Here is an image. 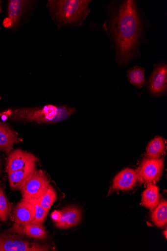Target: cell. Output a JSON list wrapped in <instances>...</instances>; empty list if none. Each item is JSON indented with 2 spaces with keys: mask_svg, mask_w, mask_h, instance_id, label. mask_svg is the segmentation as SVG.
<instances>
[{
  "mask_svg": "<svg viewBox=\"0 0 167 251\" xmlns=\"http://www.w3.org/2000/svg\"><path fill=\"white\" fill-rule=\"evenodd\" d=\"M110 31L117 61L127 64L136 53L142 35L141 18L134 1H123L111 15Z\"/></svg>",
  "mask_w": 167,
  "mask_h": 251,
  "instance_id": "6da1fadb",
  "label": "cell"
},
{
  "mask_svg": "<svg viewBox=\"0 0 167 251\" xmlns=\"http://www.w3.org/2000/svg\"><path fill=\"white\" fill-rule=\"evenodd\" d=\"M76 111L75 108L68 106L48 104L42 107L8 109L0 113V117L5 121L49 124L61 122Z\"/></svg>",
  "mask_w": 167,
  "mask_h": 251,
  "instance_id": "7a4b0ae2",
  "label": "cell"
},
{
  "mask_svg": "<svg viewBox=\"0 0 167 251\" xmlns=\"http://www.w3.org/2000/svg\"><path fill=\"white\" fill-rule=\"evenodd\" d=\"M89 0H49L47 7L58 28L78 27L90 13Z\"/></svg>",
  "mask_w": 167,
  "mask_h": 251,
  "instance_id": "3957f363",
  "label": "cell"
},
{
  "mask_svg": "<svg viewBox=\"0 0 167 251\" xmlns=\"http://www.w3.org/2000/svg\"><path fill=\"white\" fill-rule=\"evenodd\" d=\"M49 181L41 170L36 169L22 185L20 191L23 200H38L47 193L49 187Z\"/></svg>",
  "mask_w": 167,
  "mask_h": 251,
  "instance_id": "277c9868",
  "label": "cell"
},
{
  "mask_svg": "<svg viewBox=\"0 0 167 251\" xmlns=\"http://www.w3.org/2000/svg\"><path fill=\"white\" fill-rule=\"evenodd\" d=\"M50 246L32 242L12 233L0 234V251H48Z\"/></svg>",
  "mask_w": 167,
  "mask_h": 251,
  "instance_id": "5b68a950",
  "label": "cell"
},
{
  "mask_svg": "<svg viewBox=\"0 0 167 251\" xmlns=\"http://www.w3.org/2000/svg\"><path fill=\"white\" fill-rule=\"evenodd\" d=\"M37 3L30 0H10L8 1L7 17L4 20L5 28H16L21 20L30 14Z\"/></svg>",
  "mask_w": 167,
  "mask_h": 251,
  "instance_id": "8992f818",
  "label": "cell"
},
{
  "mask_svg": "<svg viewBox=\"0 0 167 251\" xmlns=\"http://www.w3.org/2000/svg\"><path fill=\"white\" fill-rule=\"evenodd\" d=\"M164 159L147 158L143 159L136 171L138 179L146 184H155L161 178L164 170Z\"/></svg>",
  "mask_w": 167,
  "mask_h": 251,
  "instance_id": "52a82bcc",
  "label": "cell"
},
{
  "mask_svg": "<svg viewBox=\"0 0 167 251\" xmlns=\"http://www.w3.org/2000/svg\"><path fill=\"white\" fill-rule=\"evenodd\" d=\"M14 224L7 231L15 232L22 226L33 222L35 218V208L29 201L22 199L13 209Z\"/></svg>",
  "mask_w": 167,
  "mask_h": 251,
  "instance_id": "ba28073f",
  "label": "cell"
},
{
  "mask_svg": "<svg viewBox=\"0 0 167 251\" xmlns=\"http://www.w3.org/2000/svg\"><path fill=\"white\" fill-rule=\"evenodd\" d=\"M38 158L31 153L20 149L12 151L7 159L6 170L8 173L36 165Z\"/></svg>",
  "mask_w": 167,
  "mask_h": 251,
  "instance_id": "9c48e42d",
  "label": "cell"
},
{
  "mask_svg": "<svg viewBox=\"0 0 167 251\" xmlns=\"http://www.w3.org/2000/svg\"><path fill=\"white\" fill-rule=\"evenodd\" d=\"M167 87V67L166 64L159 65L155 68L149 81V88L153 95L163 94Z\"/></svg>",
  "mask_w": 167,
  "mask_h": 251,
  "instance_id": "30bf717a",
  "label": "cell"
},
{
  "mask_svg": "<svg viewBox=\"0 0 167 251\" xmlns=\"http://www.w3.org/2000/svg\"><path fill=\"white\" fill-rule=\"evenodd\" d=\"M82 213L81 209L76 206H70L61 211L59 220L55 222L59 229H69L77 225L81 221Z\"/></svg>",
  "mask_w": 167,
  "mask_h": 251,
  "instance_id": "8fae6325",
  "label": "cell"
},
{
  "mask_svg": "<svg viewBox=\"0 0 167 251\" xmlns=\"http://www.w3.org/2000/svg\"><path fill=\"white\" fill-rule=\"evenodd\" d=\"M22 141L23 139L7 124L0 123V151L9 154L14 144Z\"/></svg>",
  "mask_w": 167,
  "mask_h": 251,
  "instance_id": "7c38bea8",
  "label": "cell"
},
{
  "mask_svg": "<svg viewBox=\"0 0 167 251\" xmlns=\"http://www.w3.org/2000/svg\"><path fill=\"white\" fill-rule=\"evenodd\" d=\"M137 173L135 170L126 168L115 177L113 181L114 190L127 191L132 189L138 181Z\"/></svg>",
  "mask_w": 167,
  "mask_h": 251,
  "instance_id": "4fadbf2b",
  "label": "cell"
},
{
  "mask_svg": "<svg viewBox=\"0 0 167 251\" xmlns=\"http://www.w3.org/2000/svg\"><path fill=\"white\" fill-rule=\"evenodd\" d=\"M25 236L36 240L44 239L47 237L45 228L42 224L28 223L19 228L14 234Z\"/></svg>",
  "mask_w": 167,
  "mask_h": 251,
  "instance_id": "5bb4252c",
  "label": "cell"
},
{
  "mask_svg": "<svg viewBox=\"0 0 167 251\" xmlns=\"http://www.w3.org/2000/svg\"><path fill=\"white\" fill-rule=\"evenodd\" d=\"M36 169V165L8 173L9 184L14 190H20L24 182Z\"/></svg>",
  "mask_w": 167,
  "mask_h": 251,
  "instance_id": "9a60e30c",
  "label": "cell"
},
{
  "mask_svg": "<svg viewBox=\"0 0 167 251\" xmlns=\"http://www.w3.org/2000/svg\"><path fill=\"white\" fill-rule=\"evenodd\" d=\"M160 195L158 187L154 184H148L146 189L142 195V203L145 207L153 210L159 203Z\"/></svg>",
  "mask_w": 167,
  "mask_h": 251,
  "instance_id": "2e32d148",
  "label": "cell"
},
{
  "mask_svg": "<svg viewBox=\"0 0 167 251\" xmlns=\"http://www.w3.org/2000/svg\"><path fill=\"white\" fill-rule=\"evenodd\" d=\"M166 143L160 136H156L148 144L146 149V154L148 158H159L164 152Z\"/></svg>",
  "mask_w": 167,
  "mask_h": 251,
  "instance_id": "e0dca14e",
  "label": "cell"
},
{
  "mask_svg": "<svg viewBox=\"0 0 167 251\" xmlns=\"http://www.w3.org/2000/svg\"><path fill=\"white\" fill-rule=\"evenodd\" d=\"M151 219L155 225L159 227H163L167 222V202L163 200L159 203L154 209Z\"/></svg>",
  "mask_w": 167,
  "mask_h": 251,
  "instance_id": "ac0fdd59",
  "label": "cell"
},
{
  "mask_svg": "<svg viewBox=\"0 0 167 251\" xmlns=\"http://www.w3.org/2000/svg\"><path fill=\"white\" fill-rule=\"evenodd\" d=\"M129 82L138 88H142L145 81V70L140 66H135L127 72Z\"/></svg>",
  "mask_w": 167,
  "mask_h": 251,
  "instance_id": "d6986e66",
  "label": "cell"
},
{
  "mask_svg": "<svg viewBox=\"0 0 167 251\" xmlns=\"http://www.w3.org/2000/svg\"><path fill=\"white\" fill-rule=\"evenodd\" d=\"M12 205L4 189L0 187V221L6 223L12 217Z\"/></svg>",
  "mask_w": 167,
  "mask_h": 251,
  "instance_id": "ffe728a7",
  "label": "cell"
},
{
  "mask_svg": "<svg viewBox=\"0 0 167 251\" xmlns=\"http://www.w3.org/2000/svg\"><path fill=\"white\" fill-rule=\"evenodd\" d=\"M56 198L57 194L55 189L51 185H49L48 190L46 194L41 199L38 200V201L42 207L48 213H49Z\"/></svg>",
  "mask_w": 167,
  "mask_h": 251,
  "instance_id": "44dd1931",
  "label": "cell"
},
{
  "mask_svg": "<svg viewBox=\"0 0 167 251\" xmlns=\"http://www.w3.org/2000/svg\"><path fill=\"white\" fill-rule=\"evenodd\" d=\"M30 201L35 208V218L32 223L42 224L46 219L48 213L40 204L38 200L28 201Z\"/></svg>",
  "mask_w": 167,
  "mask_h": 251,
  "instance_id": "7402d4cb",
  "label": "cell"
},
{
  "mask_svg": "<svg viewBox=\"0 0 167 251\" xmlns=\"http://www.w3.org/2000/svg\"><path fill=\"white\" fill-rule=\"evenodd\" d=\"M61 217V211H54L51 215V218L56 222L58 221Z\"/></svg>",
  "mask_w": 167,
  "mask_h": 251,
  "instance_id": "603a6c76",
  "label": "cell"
},
{
  "mask_svg": "<svg viewBox=\"0 0 167 251\" xmlns=\"http://www.w3.org/2000/svg\"><path fill=\"white\" fill-rule=\"evenodd\" d=\"M2 165H3L2 159L1 157V156H0V176L1 175L2 173Z\"/></svg>",
  "mask_w": 167,
  "mask_h": 251,
  "instance_id": "cb8c5ba5",
  "label": "cell"
},
{
  "mask_svg": "<svg viewBox=\"0 0 167 251\" xmlns=\"http://www.w3.org/2000/svg\"><path fill=\"white\" fill-rule=\"evenodd\" d=\"M2 1H0V13L2 12V6H1Z\"/></svg>",
  "mask_w": 167,
  "mask_h": 251,
  "instance_id": "d4e9b609",
  "label": "cell"
},
{
  "mask_svg": "<svg viewBox=\"0 0 167 251\" xmlns=\"http://www.w3.org/2000/svg\"><path fill=\"white\" fill-rule=\"evenodd\" d=\"M165 237H166V238H167V230H166V231H165Z\"/></svg>",
  "mask_w": 167,
  "mask_h": 251,
  "instance_id": "484cf974",
  "label": "cell"
}]
</instances>
